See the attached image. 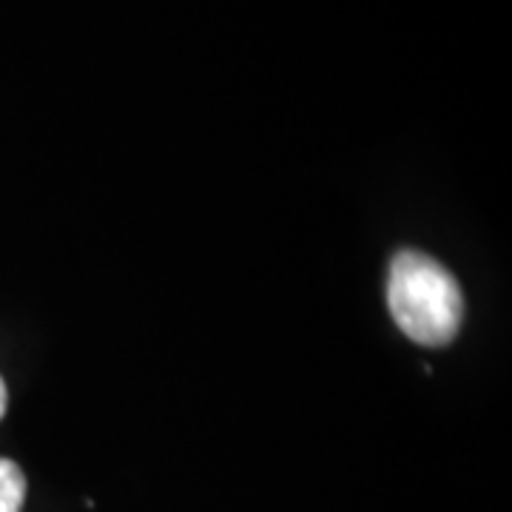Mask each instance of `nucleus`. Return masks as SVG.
<instances>
[{"label":"nucleus","mask_w":512,"mask_h":512,"mask_svg":"<svg viewBox=\"0 0 512 512\" xmlns=\"http://www.w3.org/2000/svg\"><path fill=\"white\" fill-rule=\"evenodd\" d=\"M3 413H6V384L0 379V419H3Z\"/></svg>","instance_id":"obj_3"},{"label":"nucleus","mask_w":512,"mask_h":512,"mask_svg":"<svg viewBox=\"0 0 512 512\" xmlns=\"http://www.w3.org/2000/svg\"><path fill=\"white\" fill-rule=\"evenodd\" d=\"M387 305L404 336L427 348L456 339L464 296L456 276L421 251H399L387 276Z\"/></svg>","instance_id":"obj_1"},{"label":"nucleus","mask_w":512,"mask_h":512,"mask_svg":"<svg viewBox=\"0 0 512 512\" xmlns=\"http://www.w3.org/2000/svg\"><path fill=\"white\" fill-rule=\"evenodd\" d=\"M26 501V476L15 461L0 458V512H20Z\"/></svg>","instance_id":"obj_2"}]
</instances>
